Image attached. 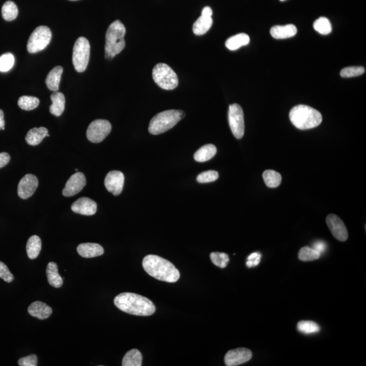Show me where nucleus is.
<instances>
[{
  "instance_id": "1",
  "label": "nucleus",
  "mask_w": 366,
  "mask_h": 366,
  "mask_svg": "<svg viewBox=\"0 0 366 366\" xmlns=\"http://www.w3.org/2000/svg\"><path fill=\"white\" fill-rule=\"evenodd\" d=\"M114 304L121 311L138 316H149L155 311L153 302L137 294L121 293L115 298Z\"/></svg>"
},
{
  "instance_id": "2",
  "label": "nucleus",
  "mask_w": 366,
  "mask_h": 366,
  "mask_svg": "<svg viewBox=\"0 0 366 366\" xmlns=\"http://www.w3.org/2000/svg\"><path fill=\"white\" fill-rule=\"evenodd\" d=\"M143 266L149 276L159 281L174 283L180 278V272L174 264L157 255L145 256L143 260Z\"/></svg>"
},
{
  "instance_id": "3",
  "label": "nucleus",
  "mask_w": 366,
  "mask_h": 366,
  "mask_svg": "<svg viewBox=\"0 0 366 366\" xmlns=\"http://www.w3.org/2000/svg\"><path fill=\"white\" fill-rule=\"evenodd\" d=\"M292 124L299 130H309L317 127L322 122V116L318 111L305 105H299L290 112Z\"/></svg>"
},
{
  "instance_id": "4",
  "label": "nucleus",
  "mask_w": 366,
  "mask_h": 366,
  "mask_svg": "<svg viewBox=\"0 0 366 366\" xmlns=\"http://www.w3.org/2000/svg\"><path fill=\"white\" fill-rule=\"evenodd\" d=\"M125 34V26L121 21L117 20L110 25L106 33L105 47L107 59H112L124 49L126 46L124 40Z\"/></svg>"
},
{
  "instance_id": "5",
  "label": "nucleus",
  "mask_w": 366,
  "mask_h": 366,
  "mask_svg": "<svg viewBox=\"0 0 366 366\" xmlns=\"http://www.w3.org/2000/svg\"><path fill=\"white\" fill-rule=\"evenodd\" d=\"M185 116L180 110H167L159 113L150 122L149 132L153 135L164 133L172 129Z\"/></svg>"
},
{
  "instance_id": "6",
  "label": "nucleus",
  "mask_w": 366,
  "mask_h": 366,
  "mask_svg": "<svg viewBox=\"0 0 366 366\" xmlns=\"http://www.w3.org/2000/svg\"><path fill=\"white\" fill-rule=\"evenodd\" d=\"M153 78L161 88L171 90L178 85V76L174 70L165 63H159L153 69Z\"/></svg>"
},
{
  "instance_id": "7",
  "label": "nucleus",
  "mask_w": 366,
  "mask_h": 366,
  "mask_svg": "<svg viewBox=\"0 0 366 366\" xmlns=\"http://www.w3.org/2000/svg\"><path fill=\"white\" fill-rule=\"evenodd\" d=\"M90 55V45L84 37L76 40L73 49V65L79 73L84 71L88 65Z\"/></svg>"
},
{
  "instance_id": "8",
  "label": "nucleus",
  "mask_w": 366,
  "mask_h": 366,
  "mask_svg": "<svg viewBox=\"0 0 366 366\" xmlns=\"http://www.w3.org/2000/svg\"><path fill=\"white\" fill-rule=\"evenodd\" d=\"M52 39V32L46 26L37 27L29 37L27 50L29 53H36L47 47Z\"/></svg>"
},
{
  "instance_id": "9",
  "label": "nucleus",
  "mask_w": 366,
  "mask_h": 366,
  "mask_svg": "<svg viewBox=\"0 0 366 366\" xmlns=\"http://www.w3.org/2000/svg\"><path fill=\"white\" fill-rule=\"evenodd\" d=\"M228 120L231 132L237 139L243 137L245 132L244 114L242 108L238 104L229 106Z\"/></svg>"
},
{
  "instance_id": "10",
  "label": "nucleus",
  "mask_w": 366,
  "mask_h": 366,
  "mask_svg": "<svg viewBox=\"0 0 366 366\" xmlns=\"http://www.w3.org/2000/svg\"><path fill=\"white\" fill-rule=\"evenodd\" d=\"M111 131H112V124L109 121L95 120L87 128V139L92 143H101L110 134Z\"/></svg>"
},
{
  "instance_id": "11",
  "label": "nucleus",
  "mask_w": 366,
  "mask_h": 366,
  "mask_svg": "<svg viewBox=\"0 0 366 366\" xmlns=\"http://www.w3.org/2000/svg\"><path fill=\"white\" fill-rule=\"evenodd\" d=\"M252 351L248 348H238L228 351L225 356V363L227 366H237L250 361Z\"/></svg>"
},
{
  "instance_id": "12",
  "label": "nucleus",
  "mask_w": 366,
  "mask_h": 366,
  "mask_svg": "<svg viewBox=\"0 0 366 366\" xmlns=\"http://www.w3.org/2000/svg\"><path fill=\"white\" fill-rule=\"evenodd\" d=\"M124 175L120 171H111L105 179V186L109 192L114 196H119L123 190Z\"/></svg>"
},
{
  "instance_id": "13",
  "label": "nucleus",
  "mask_w": 366,
  "mask_h": 366,
  "mask_svg": "<svg viewBox=\"0 0 366 366\" xmlns=\"http://www.w3.org/2000/svg\"><path fill=\"white\" fill-rule=\"evenodd\" d=\"M327 225L332 234L338 240L345 241L347 240L348 235L347 229L343 221L335 215H329L326 219Z\"/></svg>"
},
{
  "instance_id": "14",
  "label": "nucleus",
  "mask_w": 366,
  "mask_h": 366,
  "mask_svg": "<svg viewBox=\"0 0 366 366\" xmlns=\"http://www.w3.org/2000/svg\"><path fill=\"white\" fill-rule=\"evenodd\" d=\"M38 187V179L33 174L23 176L18 186V196L23 200H27L33 196Z\"/></svg>"
},
{
  "instance_id": "15",
  "label": "nucleus",
  "mask_w": 366,
  "mask_h": 366,
  "mask_svg": "<svg viewBox=\"0 0 366 366\" xmlns=\"http://www.w3.org/2000/svg\"><path fill=\"white\" fill-rule=\"evenodd\" d=\"M86 179L83 173L77 172L72 175L66 182L63 190V195L65 197H72L78 194L84 188Z\"/></svg>"
},
{
  "instance_id": "16",
  "label": "nucleus",
  "mask_w": 366,
  "mask_h": 366,
  "mask_svg": "<svg viewBox=\"0 0 366 366\" xmlns=\"http://www.w3.org/2000/svg\"><path fill=\"white\" fill-rule=\"evenodd\" d=\"M71 210L79 215H94L97 212V204L88 198H81L72 204Z\"/></svg>"
},
{
  "instance_id": "17",
  "label": "nucleus",
  "mask_w": 366,
  "mask_h": 366,
  "mask_svg": "<svg viewBox=\"0 0 366 366\" xmlns=\"http://www.w3.org/2000/svg\"><path fill=\"white\" fill-rule=\"evenodd\" d=\"M77 251L79 255L85 258H94L104 254L103 247L95 243H81L77 246Z\"/></svg>"
},
{
  "instance_id": "18",
  "label": "nucleus",
  "mask_w": 366,
  "mask_h": 366,
  "mask_svg": "<svg viewBox=\"0 0 366 366\" xmlns=\"http://www.w3.org/2000/svg\"><path fill=\"white\" fill-rule=\"evenodd\" d=\"M28 313L32 317L44 320L51 315L52 309L47 304L41 301H36L31 304L30 306L28 307Z\"/></svg>"
},
{
  "instance_id": "19",
  "label": "nucleus",
  "mask_w": 366,
  "mask_h": 366,
  "mask_svg": "<svg viewBox=\"0 0 366 366\" xmlns=\"http://www.w3.org/2000/svg\"><path fill=\"white\" fill-rule=\"evenodd\" d=\"M270 33L272 38L281 40L295 36L297 33V28L293 24L286 25L285 26L276 25L270 29Z\"/></svg>"
},
{
  "instance_id": "20",
  "label": "nucleus",
  "mask_w": 366,
  "mask_h": 366,
  "mask_svg": "<svg viewBox=\"0 0 366 366\" xmlns=\"http://www.w3.org/2000/svg\"><path fill=\"white\" fill-rule=\"evenodd\" d=\"M46 136H50L47 128H34L27 132L25 141L29 145L36 146L41 143Z\"/></svg>"
},
{
  "instance_id": "21",
  "label": "nucleus",
  "mask_w": 366,
  "mask_h": 366,
  "mask_svg": "<svg viewBox=\"0 0 366 366\" xmlns=\"http://www.w3.org/2000/svg\"><path fill=\"white\" fill-rule=\"evenodd\" d=\"M52 104L50 107V114L56 117L63 114L65 107V98L63 93L54 92L50 97Z\"/></svg>"
},
{
  "instance_id": "22",
  "label": "nucleus",
  "mask_w": 366,
  "mask_h": 366,
  "mask_svg": "<svg viewBox=\"0 0 366 366\" xmlns=\"http://www.w3.org/2000/svg\"><path fill=\"white\" fill-rule=\"evenodd\" d=\"M46 274L48 283L52 287L59 288L63 286V278L58 274L57 264L54 262H50L46 268Z\"/></svg>"
},
{
  "instance_id": "23",
  "label": "nucleus",
  "mask_w": 366,
  "mask_h": 366,
  "mask_svg": "<svg viewBox=\"0 0 366 366\" xmlns=\"http://www.w3.org/2000/svg\"><path fill=\"white\" fill-rule=\"evenodd\" d=\"M63 68L60 66L54 67L48 73L46 79V83L50 90L57 92L59 88V84L61 75L63 74Z\"/></svg>"
},
{
  "instance_id": "24",
  "label": "nucleus",
  "mask_w": 366,
  "mask_h": 366,
  "mask_svg": "<svg viewBox=\"0 0 366 366\" xmlns=\"http://www.w3.org/2000/svg\"><path fill=\"white\" fill-rule=\"evenodd\" d=\"M212 23L213 20L212 17L202 15L193 25V32L196 36H202L210 30L212 26Z\"/></svg>"
},
{
  "instance_id": "25",
  "label": "nucleus",
  "mask_w": 366,
  "mask_h": 366,
  "mask_svg": "<svg viewBox=\"0 0 366 366\" xmlns=\"http://www.w3.org/2000/svg\"><path fill=\"white\" fill-rule=\"evenodd\" d=\"M217 147L212 144H208L200 148L194 155V159L198 162H205L215 157L217 153Z\"/></svg>"
},
{
  "instance_id": "26",
  "label": "nucleus",
  "mask_w": 366,
  "mask_h": 366,
  "mask_svg": "<svg viewBox=\"0 0 366 366\" xmlns=\"http://www.w3.org/2000/svg\"><path fill=\"white\" fill-rule=\"evenodd\" d=\"M250 37L246 34H239L235 35L234 36L231 37L226 41V47L228 49L234 51L242 47V46H246L250 43Z\"/></svg>"
},
{
  "instance_id": "27",
  "label": "nucleus",
  "mask_w": 366,
  "mask_h": 366,
  "mask_svg": "<svg viewBox=\"0 0 366 366\" xmlns=\"http://www.w3.org/2000/svg\"><path fill=\"white\" fill-rule=\"evenodd\" d=\"M42 250V241L38 235H33L27 241L26 251L29 258L34 260L39 256Z\"/></svg>"
},
{
  "instance_id": "28",
  "label": "nucleus",
  "mask_w": 366,
  "mask_h": 366,
  "mask_svg": "<svg viewBox=\"0 0 366 366\" xmlns=\"http://www.w3.org/2000/svg\"><path fill=\"white\" fill-rule=\"evenodd\" d=\"M143 356L137 349H132L126 353L122 360L123 366H141Z\"/></svg>"
},
{
  "instance_id": "29",
  "label": "nucleus",
  "mask_w": 366,
  "mask_h": 366,
  "mask_svg": "<svg viewBox=\"0 0 366 366\" xmlns=\"http://www.w3.org/2000/svg\"><path fill=\"white\" fill-rule=\"evenodd\" d=\"M263 180L264 183L268 188H276L281 184L282 176L280 173L272 170L264 171L263 174Z\"/></svg>"
},
{
  "instance_id": "30",
  "label": "nucleus",
  "mask_w": 366,
  "mask_h": 366,
  "mask_svg": "<svg viewBox=\"0 0 366 366\" xmlns=\"http://www.w3.org/2000/svg\"><path fill=\"white\" fill-rule=\"evenodd\" d=\"M18 8L15 3L7 1L2 8V15L5 20L12 21L15 20L18 16Z\"/></svg>"
},
{
  "instance_id": "31",
  "label": "nucleus",
  "mask_w": 366,
  "mask_h": 366,
  "mask_svg": "<svg viewBox=\"0 0 366 366\" xmlns=\"http://www.w3.org/2000/svg\"><path fill=\"white\" fill-rule=\"evenodd\" d=\"M40 100L37 97L23 96L19 98L18 105L21 110L32 111L38 108Z\"/></svg>"
},
{
  "instance_id": "32",
  "label": "nucleus",
  "mask_w": 366,
  "mask_h": 366,
  "mask_svg": "<svg viewBox=\"0 0 366 366\" xmlns=\"http://www.w3.org/2000/svg\"><path fill=\"white\" fill-rule=\"evenodd\" d=\"M298 256L302 261H313L320 258L321 254L314 248L305 246L300 250Z\"/></svg>"
},
{
  "instance_id": "33",
  "label": "nucleus",
  "mask_w": 366,
  "mask_h": 366,
  "mask_svg": "<svg viewBox=\"0 0 366 366\" xmlns=\"http://www.w3.org/2000/svg\"><path fill=\"white\" fill-rule=\"evenodd\" d=\"M315 30L319 34L324 35L330 34L332 32V25L330 21L326 17H320L313 23Z\"/></svg>"
},
{
  "instance_id": "34",
  "label": "nucleus",
  "mask_w": 366,
  "mask_h": 366,
  "mask_svg": "<svg viewBox=\"0 0 366 366\" xmlns=\"http://www.w3.org/2000/svg\"><path fill=\"white\" fill-rule=\"evenodd\" d=\"M298 330L305 334H312L320 330L319 325L312 321H301L298 323Z\"/></svg>"
},
{
  "instance_id": "35",
  "label": "nucleus",
  "mask_w": 366,
  "mask_h": 366,
  "mask_svg": "<svg viewBox=\"0 0 366 366\" xmlns=\"http://www.w3.org/2000/svg\"><path fill=\"white\" fill-rule=\"evenodd\" d=\"M212 263L220 268H225L229 262V256L225 253L212 252L210 254Z\"/></svg>"
},
{
  "instance_id": "36",
  "label": "nucleus",
  "mask_w": 366,
  "mask_h": 366,
  "mask_svg": "<svg viewBox=\"0 0 366 366\" xmlns=\"http://www.w3.org/2000/svg\"><path fill=\"white\" fill-rule=\"evenodd\" d=\"M15 65V57L11 53L4 54L0 56V72L10 71Z\"/></svg>"
},
{
  "instance_id": "37",
  "label": "nucleus",
  "mask_w": 366,
  "mask_h": 366,
  "mask_svg": "<svg viewBox=\"0 0 366 366\" xmlns=\"http://www.w3.org/2000/svg\"><path fill=\"white\" fill-rule=\"evenodd\" d=\"M365 73V68L363 67H348L344 68L340 71V76L345 78L357 77Z\"/></svg>"
},
{
  "instance_id": "38",
  "label": "nucleus",
  "mask_w": 366,
  "mask_h": 366,
  "mask_svg": "<svg viewBox=\"0 0 366 366\" xmlns=\"http://www.w3.org/2000/svg\"><path fill=\"white\" fill-rule=\"evenodd\" d=\"M219 173L215 170H208L201 173L197 177V181L200 183L214 182L219 178Z\"/></svg>"
},
{
  "instance_id": "39",
  "label": "nucleus",
  "mask_w": 366,
  "mask_h": 366,
  "mask_svg": "<svg viewBox=\"0 0 366 366\" xmlns=\"http://www.w3.org/2000/svg\"><path fill=\"white\" fill-rule=\"evenodd\" d=\"M0 278L7 283H11L14 280V276L8 268L7 264L0 261Z\"/></svg>"
},
{
  "instance_id": "40",
  "label": "nucleus",
  "mask_w": 366,
  "mask_h": 366,
  "mask_svg": "<svg viewBox=\"0 0 366 366\" xmlns=\"http://www.w3.org/2000/svg\"><path fill=\"white\" fill-rule=\"evenodd\" d=\"M261 254L259 252H254L249 255L247 258L246 266L248 268H252L258 265L261 260Z\"/></svg>"
},
{
  "instance_id": "41",
  "label": "nucleus",
  "mask_w": 366,
  "mask_h": 366,
  "mask_svg": "<svg viewBox=\"0 0 366 366\" xmlns=\"http://www.w3.org/2000/svg\"><path fill=\"white\" fill-rule=\"evenodd\" d=\"M20 366H36L38 365V357L33 354L27 357L21 358L18 361Z\"/></svg>"
},
{
  "instance_id": "42",
  "label": "nucleus",
  "mask_w": 366,
  "mask_h": 366,
  "mask_svg": "<svg viewBox=\"0 0 366 366\" xmlns=\"http://www.w3.org/2000/svg\"><path fill=\"white\" fill-rule=\"evenodd\" d=\"M312 248L322 255V253H324L326 250V243L322 241H317L313 243Z\"/></svg>"
},
{
  "instance_id": "43",
  "label": "nucleus",
  "mask_w": 366,
  "mask_h": 366,
  "mask_svg": "<svg viewBox=\"0 0 366 366\" xmlns=\"http://www.w3.org/2000/svg\"><path fill=\"white\" fill-rule=\"evenodd\" d=\"M11 160V156L8 153L3 152V153H0V168L6 166L9 163Z\"/></svg>"
},
{
  "instance_id": "44",
  "label": "nucleus",
  "mask_w": 366,
  "mask_h": 366,
  "mask_svg": "<svg viewBox=\"0 0 366 366\" xmlns=\"http://www.w3.org/2000/svg\"><path fill=\"white\" fill-rule=\"evenodd\" d=\"M5 116L3 110H0V130H5Z\"/></svg>"
},
{
  "instance_id": "45",
  "label": "nucleus",
  "mask_w": 366,
  "mask_h": 366,
  "mask_svg": "<svg viewBox=\"0 0 366 366\" xmlns=\"http://www.w3.org/2000/svg\"><path fill=\"white\" fill-rule=\"evenodd\" d=\"M212 13H212V10L209 7L204 8L202 12V15H206V16L212 17Z\"/></svg>"
},
{
  "instance_id": "46",
  "label": "nucleus",
  "mask_w": 366,
  "mask_h": 366,
  "mask_svg": "<svg viewBox=\"0 0 366 366\" xmlns=\"http://www.w3.org/2000/svg\"><path fill=\"white\" fill-rule=\"evenodd\" d=\"M280 1L284 2V1H286V0H280Z\"/></svg>"
},
{
  "instance_id": "47",
  "label": "nucleus",
  "mask_w": 366,
  "mask_h": 366,
  "mask_svg": "<svg viewBox=\"0 0 366 366\" xmlns=\"http://www.w3.org/2000/svg\"><path fill=\"white\" fill-rule=\"evenodd\" d=\"M71 1H76V0H71Z\"/></svg>"
}]
</instances>
